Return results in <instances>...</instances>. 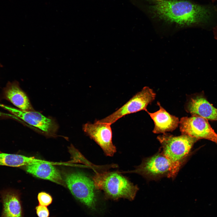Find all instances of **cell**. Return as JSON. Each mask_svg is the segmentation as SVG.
I'll use <instances>...</instances> for the list:
<instances>
[{
    "instance_id": "cell-19",
    "label": "cell",
    "mask_w": 217,
    "mask_h": 217,
    "mask_svg": "<svg viewBox=\"0 0 217 217\" xmlns=\"http://www.w3.org/2000/svg\"><path fill=\"white\" fill-rule=\"evenodd\" d=\"M215 31H216V33H215L216 34H216V37L217 38V28L215 29Z\"/></svg>"
},
{
    "instance_id": "cell-20",
    "label": "cell",
    "mask_w": 217,
    "mask_h": 217,
    "mask_svg": "<svg viewBox=\"0 0 217 217\" xmlns=\"http://www.w3.org/2000/svg\"><path fill=\"white\" fill-rule=\"evenodd\" d=\"M2 67V64L0 62V68H1Z\"/></svg>"
},
{
    "instance_id": "cell-15",
    "label": "cell",
    "mask_w": 217,
    "mask_h": 217,
    "mask_svg": "<svg viewBox=\"0 0 217 217\" xmlns=\"http://www.w3.org/2000/svg\"><path fill=\"white\" fill-rule=\"evenodd\" d=\"M40 160L34 157L0 152V165L12 167H23Z\"/></svg>"
},
{
    "instance_id": "cell-18",
    "label": "cell",
    "mask_w": 217,
    "mask_h": 217,
    "mask_svg": "<svg viewBox=\"0 0 217 217\" xmlns=\"http://www.w3.org/2000/svg\"><path fill=\"white\" fill-rule=\"evenodd\" d=\"M5 115V116L6 115L7 116H10V117H13V116H12V115H9V114H5V113H2V112H0V116H2V115Z\"/></svg>"
},
{
    "instance_id": "cell-9",
    "label": "cell",
    "mask_w": 217,
    "mask_h": 217,
    "mask_svg": "<svg viewBox=\"0 0 217 217\" xmlns=\"http://www.w3.org/2000/svg\"><path fill=\"white\" fill-rule=\"evenodd\" d=\"M0 106L46 134H53L57 130L58 126L54 121L38 112L22 110L1 104Z\"/></svg>"
},
{
    "instance_id": "cell-14",
    "label": "cell",
    "mask_w": 217,
    "mask_h": 217,
    "mask_svg": "<svg viewBox=\"0 0 217 217\" xmlns=\"http://www.w3.org/2000/svg\"><path fill=\"white\" fill-rule=\"evenodd\" d=\"M5 95L8 100L20 109L27 111L33 110L27 96L17 82L9 83L5 89Z\"/></svg>"
},
{
    "instance_id": "cell-7",
    "label": "cell",
    "mask_w": 217,
    "mask_h": 217,
    "mask_svg": "<svg viewBox=\"0 0 217 217\" xmlns=\"http://www.w3.org/2000/svg\"><path fill=\"white\" fill-rule=\"evenodd\" d=\"M180 131L182 134L196 138L207 140L217 144V134L208 120L198 116L184 117L179 121Z\"/></svg>"
},
{
    "instance_id": "cell-17",
    "label": "cell",
    "mask_w": 217,
    "mask_h": 217,
    "mask_svg": "<svg viewBox=\"0 0 217 217\" xmlns=\"http://www.w3.org/2000/svg\"><path fill=\"white\" fill-rule=\"evenodd\" d=\"M35 209L38 217H49V212L47 206L39 205L35 207Z\"/></svg>"
},
{
    "instance_id": "cell-4",
    "label": "cell",
    "mask_w": 217,
    "mask_h": 217,
    "mask_svg": "<svg viewBox=\"0 0 217 217\" xmlns=\"http://www.w3.org/2000/svg\"><path fill=\"white\" fill-rule=\"evenodd\" d=\"M64 177L66 185L74 197L90 210H96L97 200L93 179L77 171L67 172Z\"/></svg>"
},
{
    "instance_id": "cell-16",
    "label": "cell",
    "mask_w": 217,
    "mask_h": 217,
    "mask_svg": "<svg viewBox=\"0 0 217 217\" xmlns=\"http://www.w3.org/2000/svg\"><path fill=\"white\" fill-rule=\"evenodd\" d=\"M37 199L39 205L47 206L50 205L53 201L52 196L45 192H41L38 193Z\"/></svg>"
},
{
    "instance_id": "cell-5",
    "label": "cell",
    "mask_w": 217,
    "mask_h": 217,
    "mask_svg": "<svg viewBox=\"0 0 217 217\" xmlns=\"http://www.w3.org/2000/svg\"><path fill=\"white\" fill-rule=\"evenodd\" d=\"M178 172L161 150L143 159L140 165L130 171L139 174L149 180H157L164 177L173 179Z\"/></svg>"
},
{
    "instance_id": "cell-10",
    "label": "cell",
    "mask_w": 217,
    "mask_h": 217,
    "mask_svg": "<svg viewBox=\"0 0 217 217\" xmlns=\"http://www.w3.org/2000/svg\"><path fill=\"white\" fill-rule=\"evenodd\" d=\"M185 108L192 115L200 117L208 121H217V108L208 101L203 92L189 96Z\"/></svg>"
},
{
    "instance_id": "cell-1",
    "label": "cell",
    "mask_w": 217,
    "mask_h": 217,
    "mask_svg": "<svg viewBox=\"0 0 217 217\" xmlns=\"http://www.w3.org/2000/svg\"><path fill=\"white\" fill-rule=\"evenodd\" d=\"M133 2L153 21L180 27L207 22L215 10L193 0H133Z\"/></svg>"
},
{
    "instance_id": "cell-3",
    "label": "cell",
    "mask_w": 217,
    "mask_h": 217,
    "mask_svg": "<svg viewBox=\"0 0 217 217\" xmlns=\"http://www.w3.org/2000/svg\"><path fill=\"white\" fill-rule=\"evenodd\" d=\"M162 147L161 152L179 171L198 140L185 135L175 136L166 133L157 137Z\"/></svg>"
},
{
    "instance_id": "cell-12",
    "label": "cell",
    "mask_w": 217,
    "mask_h": 217,
    "mask_svg": "<svg viewBox=\"0 0 217 217\" xmlns=\"http://www.w3.org/2000/svg\"><path fill=\"white\" fill-rule=\"evenodd\" d=\"M159 109L156 112L151 113L147 110L146 111L153 120L154 127L153 132L154 134H164L172 131L178 127L179 120L178 118L170 114L157 102Z\"/></svg>"
},
{
    "instance_id": "cell-21",
    "label": "cell",
    "mask_w": 217,
    "mask_h": 217,
    "mask_svg": "<svg viewBox=\"0 0 217 217\" xmlns=\"http://www.w3.org/2000/svg\"><path fill=\"white\" fill-rule=\"evenodd\" d=\"M212 0V1L213 2H215V1H217V0Z\"/></svg>"
},
{
    "instance_id": "cell-2",
    "label": "cell",
    "mask_w": 217,
    "mask_h": 217,
    "mask_svg": "<svg viewBox=\"0 0 217 217\" xmlns=\"http://www.w3.org/2000/svg\"><path fill=\"white\" fill-rule=\"evenodd\" d=\"M96 189L103 191L106 199L133 200L139 190L125 176L118 171L96 172L93 177Z\"/></svg>"
},
{
    "instance_id": "cell-11",
    "label": "cell",
    "mask_w": 217,
    "mask_h": 217,
    "mask_svg": "<svg viewBox=\"0 0 217 217\" xmlns=\"http://www.w3.org/2000/svg\"><path fill=\"white\" fill-rule=\"evenodd\" d=\"M23 168L28 173L37 178L64 185L60 171L50 163L41 160L23 166Z\"/></svg>"
},
{
    "instance_id": "cell-13",
    "label": "cell",
    "mask_w": 217,
    "mask_h": 217,
    "mask_svg": "<svg viewBox=\"0 0 217 217\" xmlns=\"http://www.w3.org/2000/svg\"><path fill=\"white\" fill-rule=\"evenodd\" d=\"M0 194L2 203L1 217H24L19 193L7 190L2 191Z\"/></svg>"
},
{
    "instance_id": "cell-6",
    "label": "cell",
    "mask_w": 217,
    "mask_h": 217,
    "mask_svg": "<svg viewBox=\"0 0 217 217\" xmlns=\"http://www.w3.org/2000/svg\"><path fill=\"white\" fill-rule=\"evenodd\" d=\"M156 96V94L152 89L144 87L117 110L103 119L95 121L112 125L126 115L141 110L146 111L148 105L154 100Z\"/></svg>"
},
{
    "instance_id": "cell-8",
    "label": "cell",
    "mask_w": 217,
    "mask_h": 217,
    "mask_svg": "<svg viewBox=\"0 0 217 217\" xmlns=\"http://www.w3.org/2000/svg\"><path fill=\"white\" fill-rule=\"evenodd\" d=\"M111 125L95 121L94 123H87L83 126L85 133L99 146L107 156H113L116 151L112 141Z\"/></svg>"
}]
</instances>
